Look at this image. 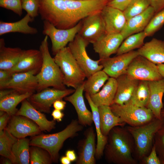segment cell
I'll return each mask as SVG.
<instances>
[{
	"label": "cell",
	"instance_id": "6",
	"mask_svg": "<svg viewBox=\"0 0 164 164\" xmlns=\"http://www.w3.org/2000/svg\"><path fill=\"white\" fill-rule=\"evenodd\" d=\"M89 43L77 34L74 39L69 43L68 46L73 56L87 78L103 69V66L100 64V59L94 60L88 55L86 48Z\"/></svg>",
	"mask_w": 164,
	"mask_h": 164
},
{
	"label": "cell",
	"instance_id": "33",
	"mask_svg": "<svg viewBox=\"0 0 164 164\" xmlns=\"http://www.w3.org/2000/svg\"><path fill=\"white\" fill-rule=\"evenodd\" d=\"M30 141L26 138L18 139L13 145L12 151L15 159V164L30 163Z\"/></svg>",
	"mask_w": 164,
	"mask_h": 164
},
{
	"label": "cell",
	"instance_id": "30",
	"mask_svg": "<svg viewBox=\"0 0 164 164\" xmlns=\"http://www.w3.org/2000/svg\"><path fill=\"white\" fill-rule=\"evenodd\" d=\"M23 50L19 47L5 46L4 39H0V70H10L18 63Z\"/></svg>",
	"mask_w": 164,
	"mask_h": 164
},
{
	"label": "cell",
	"instance_id": "3",
	"mask_svg": "<svg viewBox=\"0 0 164 164\" xmlns=\"http://www.w3.org/2000/svg\"><path fill=\"white\" fill-rule=\"evenodd\" d=\"M127 134L123 128L118 126L109 132L104 150L108 161L118 164L136 163L132 156L131 144Z\"/></svg>",
	"mask_w": 164,
	"mask_h": 164
},
{
	"label": "cell",
	"instance_id": "26",
	"mask_svg": "<svg viewBox=\"0 0 164 164\" xmlns=\"http://www.w3.org/2000/svg\"><path fill=\"white\" fill-rule=\"evenodd\" d=\"M139 55L156 64L164 63V41L153 38L137 50Z\"/></svg>",
	"mask_w": 164,
	"mask_h": 164
},
{
	"label": "cell",
	"instance_id": "9",
	"mask_svg": "<svg viewBox=\"0 0 164 164\" xmlns=\"http://www.w3.org/2000/svg\"><path fill=\"white\" fill-rule=\"evenodd\" d=\"M81 20L72 27L65 29H60L47 21H43V33L50 39L52 51L55 55L59 50L66 47L72 41L81 29Z\"/></svg>",
	"mask_w": 164,
	"mask_h": 164
},
{
	"label": "cell",
	"instance_id": "40",
	"mask_svg": "<svg viewBox=\"0 0 164 164\" xmlns=\"http://www.w3.org/2000/svg\"><path fill=\"white\" fill-rule=\"evenodd\" d=\"M164 24V9L155 13L144 30L146 37L153 36Z\"/></svg>",
	"mask_w": 164,
	"mask_h": 164
},
{
	"label": "cell",
	"instance_id": "58",
	"mask_svg": "<svg viewBox=\"0 0 164 164\" xmlns=\"http://www.w3.org/2000/svg\"></svg>",
	"mask_w": 164,
	"mask_h": 164
},
{
	"label": "cell",
	"instance_id": "29",
	"mask_svg": "<svg viewBox=\"0 0 164 164\" xmlns=\"http://www.w3.org/2000/svg\"><path fill=\"white\" fill-rule=\"evenodd\" d=\"M85 97L90 106L92 113L97 139L95 158L96 159H99L104 154L105 147L107 141L108 137L103 135L101 132L98 107L93 102L88 93L85 92Z\"/></svg>",
	"mask_w": 164,
	"mask_h": 164
},
{
	"label": "cell",
	"instance_id": "34",
	"mask_svg": "<svg viewBox=\"0 0 164 164\" xmlns=\"http://www.w3.org/2000/svg\"><path fill=\"white\" fill-rule=\"evenodd\" d=\"M109 76L102 70L91 75L83 83L84 91L90 94H96L100 91Z\"/></svg>",
	"mask_w": 164,
	"mask_h": 164
},
{
	"label": "cell",
	"instance_id": "52",
	"mask_svg": "<svg viewBox=\"0 0 164 164\" xmlns=\"http://www.w3.org/2000/svg\"><path fill=\"white\" fill-rule=\"evenodd\" d=\"M15 91L12 89H5L0 90V99Z\"/></svg>",
	"mask_w": 164,
	"mask_h": 164
},
{
	"label": "cell",
	"instance_id": "32",
	"mask_svg": "<svg viewBox=\"0 0 164 164\" xmlns=\"http://www.w3.org/2000/svg\"><path fill=\"white\" fill-rule=\"evenodd\" d=\"M33 94H20L14 91L0 99V110L5 112L10 116L15 115L18 110L16 108L17 105Z\"/></svg>",
	"mask_w": 164,
	"mask_h": 164
},
{
	"label": "cell",
	"instance_id": "54",
	"mask_svg": "<svg viewBox=\"0 0 164 164\" xmlns=\"http://www.w3.org/2000/svg\"><path fill=\"white\" fill-rule=\"evenodd\" d=\"M60 160L62 164H70L71 162L66 156L61 157Z\"/></svg>",
	"mask_w": 164,
	"mask_h": 164
},
{
	"label": "cell",
	"instance_id": "2",
	"mask_svg": "<svg viewBox=\"0 0 164 164\" xmlns=\"http://www.w3.org/2000/svg\"><path fill=\"white\" fill-rule=\"evenodd\" d=\"M48 37L45 36L39 48L42 54L43 63L39 72L36 75L38 81L37 92L49 87L60 90L66 89L63 75L50 53Z\"/></svg>",
	"mask_w": 164,
	"mask_h": 164
},
{
	"label": "cell",
	"instance_id": "35",
	"mask_svg": "<svg viewBox=\"0 0 164 164\" xmlns=\"http://www.w3.org/2000/svg\"><path fill=\"white\" fill-rule=\"evenodd\" d=\"M146 35L144 31L132 34L125 39L119 48L116 55L139 49L144 44Z\"/></svg>",
	"mask_w": 164,
	"mask_h": 164
},
{
	"label": "cell",
	"instance_id": "20",
	"mask_svg": "<svg viewBox=\"0 0 164 164\" xmlns=\"http://www.w3.org/2000/svg\"><path fill=\"white\" fill-rule=\"evenodd\" d=\"M101 13L106 33H121L127 21L123 11L107 5L102 9Z\"/></svg>",
	"mask_w": 164,
	"mask_h": 164
},
{
	"label": "cell",
	"instance_id": "47",
	"mask_svg": "<svg viewBox=\"0 0 164 164\" xmlns=\"http://www.w3.org/2000/svg\"><path fill=\"white\" fill-rule=\"evenodd\" d=\"M150 6L154 9L155 13L164 9V0H149Z\"/></svg>",
	"mask_w": 164,
	"mask_h": 164
},
{
	"label": "cell",
	"instance_id": "45",
	"mask_svg": "<svg viewBox=\"0 0 164 164\" xmlns=\"http://www.w3.org/2000/svg\"><path fill=\"white\" fill-rule=\"evenodd\" d=\"M132 0H112L107 5L119 9L123 11L125 9Z\"/></svg>",
	"mask_w": 164,
	"mask_h": 164
},
{
	"label": "cell",
	"instance_id": "18",
	"mask_svg": "<svg viewBox=\"0 0 164 164\" xmlns=\"http://www.w3.org/2000/svg\"><path fill=\"white\" fill-rule=\"evenodd\" d=\"M124 39L121 33H105L92 43L93 49L99 59H106L116 53Z\"/></svg>",
	"mask_w": 164,
	"mask_h": 164
},
{
	"label": "cell",
	"instance_id": "27",
	"mask_svg": "<svg viewBox=\"0 0 164 164\" xmlns=\"http://www.w3.org/2000/svg\"><path fill=\"white\" fill-rule=\"evenodd\" d=\"M117 89L116 79L110 77L100 91L96 94H90V97L98 107L102 105L110 106L114 104Z\"/></svg>",
	"mask_w": 164,
	"mask_h": 164
},
{
	"label": "cell",
	"instance_id": "8",
	"mask_svg": "<svg viewBox=\"0 0 164 164\" xmlns=\"http://www.w3.org/2000/svg\"><path fill=\"white\" fill-rule=\"evenodd\" d=\"M164 124L162 119L155 118L150 122L142 126L128 128V131L134 138L139 156H143L147 153L156 133Z\"/></svg>",
	"mask_w": 164,
	"mask_h": 164
},
{
	"label": "cell",
	"instance_id": "31",
	"mask_svg": "<svg viewBox=\"0 0 164 164\" xmlns=\"http://www.w3.org/2000/svg\"><path fill=\"white\" fill-rule=\"evenodd\" d=\"M100 127L102 134L107 136L114 128L123 125L121 119L112 111L110 106L102 105L98 107Z\"/></svg>",
	"mask_w": 164,
	"mask_h": 164
},
{
	"label": "cell",
	"instance_id": "37",
	"mask_svg": "<svg viewBox=\"0 0 164 164\" xmlns=\"http://www.w3.org/2000/svg\"><path fill=\"white\" fill-rule=\"evenodd\" d=\"M149 97L148 82L140 80L133 95L130 102L139 107L148 106Z\"/></svg>",
	"mask_w": 164,
	"mask_h": 164
},
{
	"label": "cell",
	"instance_id": "53",
	"mask_svg": "<svg viewBox=\"0 0 164 164\" xmlns=\"http://www.w3.org/2000/svg\"><path fill=\"white\" fill-rule=\"evenodd\" d=\"M157 65L159 73L164 78V64H157Z\"/></svg>",
	"mask_w": 164,
	"mask_h": 164
},
{
	"label": "cell",
	"instance_id": "14",
	"mask_svg": "<svg viewBox=\"0 0 164 164\" xmlns=\"http://www.w3.org/2000/svg\"><path fill=\"white\" fill-rule=\"evenodd\" d=\"M6 128L17 139L38 135L42 132L39 126L31 120L23 116L16 115L11 116Z\"/></svg>",
	"mask_w": 164,
	"mask_h": 164
},
{
	"label": "cell",
	"instance_id": "7",
	"mask_svg": "<svg viewBox=\"0 0 164 164\" xmlns=\"http://www.w3.org/2000/svg\"><path fill=\"white\" fill-rule=\"evenodd\" d=\"M110 107L114 113L123 122L132 126L147 123L155 117L149 108L139 107L130 102L122 105L114 103Z\"/></svg>",
	"mask_w": 164,
	"mask_h": 164
},
{
	"label": "cell",
	"instance_id": "56",
	"mask_svg": "<svg viewBox=\"0 0 164 164\" xmlns=\"http://www.w3.org/2000/svg\"><path fill=\"white\" fill-rule=\"evenodd\" d=\"M161 116L164 122V104H163V107L161 111Z\"/></svg>",
	"mask_w": 164,
	"mask_h": 164
},
{
	"label": "cell",
	"instance_id": "43",
	"mask_svg": "<svg viewBox=\"0 0 164 164\" xmlns=\"http://www.w3.org/2000/svg\"><path fill=\"white\" fill-rule=\"evenodd\" d=\"M0 6L12 11L20 16L22 14L21 0H0Z\"/></svg>",
	"mask_w": 164,
	"mask_h": 164
},
{
	"label": "cell",
	"instance_id": "16",
	"mask_svg": "<svg viewBox=\"0 0 164 164\" xmlns=\"http://www.w3.org/2000/svg\"><path fill=\"white\" fill-rule=\"evenodd\" d=\"M84 138L80 141L78 145V155L76 161L77 164H95L96 144V133L92 127L84 132Z\"/></svg>",
	"mask_w": 164,
	"mask_h": 164
},
{
	"label": "cell",
	"instance_id": "5",
	"mask_svg": "<svg viewBox=\"0 0 164 164\" xmlns=\"http://www.w3.org/2000/svg\"><path fill=\"white\" fill-rule=\"evenodd\" d=\"M53 59L63 75L64 84L66 86L76 89L84 83L85 75L68 46L59 50Z\"/></svg>",
	"mask_w": 164,
	"mask_h": 164
},
{
	"label": "cell",
	"instance_id": "55",
	"mask_svg": "<svg viewBox=\"0 0 164 164\" xmlns=\"http://www.w3.org/2000/svg\"><path fill=\"white\" fill-rule=\"evenodd\" d=\"M5 159L3 160V163L4 164H13L12 162L9 159L5 158Z\"/></svg>",
	"mask_w": 164,
	"mask_h": 164
},
{
	"label": "cell",
	"instance_id": "44",
	"mask_svg": "<svg viewBox=\"0 0 164 164\" xmlns=\"http://www.w3.org/2000/svg\"><path fill=\"white\" fill-rule=\"evenodd\" d=\"M146 164H161V161L158 156L155 147L154 145L150 153L145 159Z\"/></svg>",
	"mask_w": 164,
	"mask_h": 164
},
{
	"label": "cell",
	"instance_id": "13",
	"mask_svg": "<svg viewBox=\"0 0 164 164\" xmlns=\"http://www.w3.org/2000/svg\"><path fill=\"white\" fill-rule=\"evenodd\" d=\"M138 55L137 50H133L114 57L100 60V64L103 67L102 70L109 77L116 79L127 73L130 63Z\"/></svg>",
	"mask_w": 164,
	"mask_h": 164
},
{
	"label": "cell",
	"instance_id": "1",
	"mask_svg": "<svg viewBox=\"0 0 164 164\" xmlns=\"http://www.w3.org/2000/svg\"><path fill=\"white\" fill-rule=\"evenodd\" d=\"M83 126L78 120H72L66 127L58 132L49 134H42L32 136L30 141V146L41 147L50 154L53 162L57 163L59 152L64 142L69 138L77 136L82 131Z\"/></svg>",
	"mask_w": 164,
	"mask_h": 164
},
{
	"label": "cell",
	"instance_id": "11",
	"mask_svg": "<svg viewBox=\"0 0 164 164\" xmlns=\"http://www.w3.org/2000/svg\"><path fill=\"white\" fill-rule=\"evenodd\" d=\"M65 1L76 24L87 16L101 12L110 1V0Z\"/></svg>",
	"mask_w": 164,
	"mask_h": 164
},
{
	"label": "cell",
	"instance_id": "48",
	"mask_svg": "<svg viewBox=\"0 0 164 164\" xmlns=\"http://www.w3.org/2000/svg\"><path fill=\"white\" fill-rule=\"evenodd\" d=\"M11 116L5 112L0 116V132L5 130L7 127V125L9 121Z\"/></svg>",
	"mask_w": 164,
	"mask_h": 164
},
{
	"label": "cell",
	"instance_id": "39",
	"mask_svg": "<svg viewBox=\"0 0 164 164\" xmlns=\"http://www.w3.org/2000/svg\"><path fill=\"white\" fill-rule=\"evenodd\" d=\"M150 6L149 0H132L123 12L128 20L142 13Z\"/></svg>",
	"mask_w": 164,
	"mask_h": 164
},
{
	"label": "cell",
	"instance_id": "57",
	"mask_svg": "<svg viewBox=\"0 0 164 164\" xmlns=\"http://www.w3.org/2000/svg\"><path fill=\"white\" fill-rule=\"evenodd\" d=\"M112 0H110V1H112ZM110 1H109V2H110Z\"/></svg>",
	"mask_w": 164,
	"mask_h": 164
},
{
	"label": "cell",
	"instance_id": "15",
	"mask_svg": "<svg viewBox=\"0 0 164 164\" xmlns=\"http://www.w3.org/2000/svg\"><path fill=\"white\" fill-rule=\"evenodd\" d=\"M78 34L93 43L105 33V26L101 12L84 18Z\"/></svg>",
	"mask_w": 164,
	"mask_h": 164
},
{
	"label": "cell",
	"instance_id": "38",
	"mask_svg": "<svg viewBox=\"0 0 164 164\" xmlns=\"http://www.w3.org/2000/svg\"><path fill=\"white\" fill-rule=\"evenodd\" d=\"M53 162L50 154L44 149L36 146L30 148L31 164H50Z\"/></svg>",
	"mask_w": 164,
	"mask_h": 164
},
{
	"label": "cell",
	"instance_id": "46",
	"mask_svg": "<svg viewBox=\"0 0 164 164\" xmlns=\"http://www.w3.org/2000/svg\"><path fill=\"white\" fill-rule=\"evenodd\" d=\"M12 74L9 70H0V89L4 88L7 83L11 79Z\"/></svg>",
	"mask_w": 164,
	"mask_h": 164
},
{
	"label": "cell",
	"instance_id": "50",
	"mask_svg": "<svg viewBox=\"0 0 164 164\" xmlns=\"http://www.w3.org/2000/svg\"><path fill=\"white\" fill-rule=\"evenodd\" d=\"M66 104V102L62 99L56 101L53 104V106L54 109L62 111L64 109Z\"/></svg>",
	"mask_w": 164,
	"mask_h": 164
},
{
	"label": "cell",
	"instance_id": "19",
	"mask_svg": "<svg viewBox=\"0 0 164 164\" xmlns=\"http://www.w3.org/2000/svg\"><path fill=\"white\" fill-rule=\"evenodd\" d=\"M43 63V57L39 50H23L16 64L9 70L11 73L34 71L39 72Z\"/></svg>",
	"mask_w": 164,
	"mask_h": 164
},
{
	"label": "cell",
	"instance_id": "17",
	"mask_svg": "<svg viewBox=\"0 0 164 164\" xmlns=\"http://www.w3.org/2000/svg\"><path fill=\"white\" fill-rule=\"evenodd\" d=\"M36 74L34 71L13 73L4 89H12L20 94L34 93L38 86Z\"/></svg>",
	"mask_w": 164,
	"mask_h": 164
},
{
	"label": "cell",
	"instance_id": "10",
	"mask_svg": "<svg viewBox=\"0 0 164 164\" xmlns=\"http://www.w3.org/2000/svg\"><path fill=\"white\" fill-rule=\"evenodd\" d=\"M75 91L74 89L60 90L48 87L36 93H33L27 99L39 111L49 114L50 113L51 107L56 101L63 99Z\"/></svg>",
	"mask_w": 164,
	"mask_h": 164
},
{
	"label": "cell",
	"instance_id": "22",
	"mask_svg": "<svg viewBox=\"0 0 164 164\" xmlns=\"http://www.w3.org/2000/svg\"><path fill=\"white\" fill-rule=\"evenodd\" d=\"M15 115L25 116L35 122L42 131L50 132L55 128L56 121H50L42 112L36 109L27 99L21 102Z\"/></svg>",
	"mask_w": 164,
	"mask_h": 164
},
{
	"label": "cell",
	"instance_id": "28",
	"mask_svg": "<svg viewBox=\"0 0 164 164\" xmlns=\"http://www.w3.org/2000/svg\"><path fill=\"white\" fill-rule=\"evenodd\" d=\"M33 19L27 14L22 19L15 22L0 21V36L10 32H17L27 34H35L38 32L36 28L29 26Z\"/></svg>",
	"mask_w": 164,
	"mask_h": 164
},
{
	"label": "cell",
	"instance_id": "36",
	"mask_svg": "<svg viewBox=\"0 0 164 164\" xmlns=\"http://www.w3.org/2000/svg\"><path fill=\"white\" fill-rule=\"evenodd\" d=\"M17 138L5 128L0 132V155L15 164V159L12 151L13 145Z\"/></svg>",
	"mask_w": 164,
	"mask_h": 164
},
{
	"label": "cell",
	"instance_id": "4",
	"mask_svg": "<svg viewBox=\"0 0 164 164\" xmlns=\"http://www.w3.org/2000/svg\"><path fill=\"white\" fill-rule=\"evenodd\" d=\"M39 14L41 19L47 21L56 28H71L74 22L65 0H39Z\"/></svg>",
	"mask_w": 164,
	"mask_h": 164
},
{
	"label": "cell",
	"instance_id": "24",
	"mask_svg": "<svg viewBox=\"0 0 164 164\" xmlns=\"http://www.w3.org/2000/svg\"><path fill=\"white\" fill-rule=\"evenodd\" d=\"M155 14L154 9L150 6L142 13L127 20L121 33L124 39L132 34L144 31Z\"/></svg>",
	"mask_w": 164,
	"mask_h": 164
},
{
	"label": "cell",
	"instance_id": "41",
	"mask_svg": "<svg viewBox=\"0 0 164 164\" xmlns=\"http://www.w3.org/2000/svg\"><path fill=\"white\" fill-rule=\"evenodd\" d=\"M155 145L162 164H164V124L156 133L154 138Z\"/></svg>",
	"mask_w": 164,
	"mask_h": 164
},
{
	"label": "cell",
	"instance_id": "42",
	"mask_svg": "<svg viewBox=\"0 0 164 164\" xmlns=\"http://www.w3.org/2000/svg\"><path fill=\"white\" fill-rule=\"evenodd\" d=\"M22 9L26 11L34 19L38 15L39 7V0H21Z\"/></svg>",
	"mask_w": 164,
	"mask_h": 164
},
{
	"label": "cell",
	"instance_id": "49",
	"mask_svg": "<svg viewBox=\"0 0 164 164\" xmlns=\"http://www.w3.org/2000/svg\"><path fill=\"white\" fill-rule=\"evenodd\" d=\"M61 111L54 109L52 111L51 115L53 117V120L58 122H60L62 121V119L64 116V114Z\"/></svg>",
	"mask_w": 164,
	"mask_h": 164
},
{
	"label": "cell",
	"instance_id": "25",
	"mask_svg": "<svg viewBox=\"0 0 164 164\" xmlns=\"http://www.w3.org/2000/svg\"><path fill=\"white\" fill-rule=\"evenodd\" d=\"M148 82L149 90L148 108L151 110L155 118L162 119L161 111L163 107L162 100L164 94V78Z\"/></svg>",
	"mask_w": 164,
	"mask_h": 164
},
{
	"label": "cell",
	"instance_id": "21",
	"mask_svg": "<svg viewBox=\"0 0 164 164\" xmlns=\"http://www.w3.org/2000/svg\"><path fill=\"white\" fill-rule=\"evenodd\" d=\"M83 83L75 89L72 94L64 99L73 106L77 112L79 123L83 126H91L93 122L92 113L87 108L84 102L83 93Z\"/></svg>",
	"mask_w": 164,
	"mask_h": 164
},
{
	"label": "cell",
	"instance_id": "23",
	"mask_svg": "<svg viewBox=\"0 0 164 164\" xmlns=\"http://www.w3.org/2000/svg\"><path fill=\"white\" fill-rule=\"evenodd\" d=\"M116 79L117 89L114 103L122 105L130 102L140 80L127 74L121 75Z\"/></svg>",
	"mask_w": 164,
	"mask_h": 164
},
{
	"label": "cell",
	"instance_id": "12",
	"mask_svg": "<svg viewBox=\"0 0 164 164\" xmlns=\"http://www.w3.org/2000/svg\"><path fill=\"white\" fill-rule=\"evenodd\" d=\"M126 74L139 80H157L163 78L155 64L139 55L131 62Z\"/></svg>",
	"mask_w": 164,
	"mask_h": 164
},
{
	"label": "cell",
	"instance_id": "51",
	"mask_svg": "<svg viewBox=\"0 0 164 164\" xmlns=\"http://www.w3.org/2000/svg\"><path fill=\"white\" fill-rule=\"evenodd\" d=\"M65 155L71 162L76 161L77 158L76 153L73 150H67Z\"/></svg>",
	"mask_w": 164,
	"mask_h": 164
}]
</instances>
